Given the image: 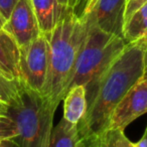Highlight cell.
Returning a JSON list of instances; mask_svg holds the SVG:
<instances>
[{
	"mask_svg": "<svg viewBox=\"0 0 147 147\" xmlns=\"http://www.w3.org/2000/svg\"><path fill=\"white\" fill-rule=\"evenodd\" d=\"M146 49V36L127 43L110 65L85 86L87 111L78 124L82 139L107 129L115 107L143 78Z\"/></svg>",
	"mask_w": 147,
	"mask_h": 147,
	"instance_id": "cell-1",
	"label": "cell"
},
{
	"mask_svg": "<svg viewBox=\"0 0 147 147\" xmlns=\"http://www.w3.org/2000/svg\"><path fill=\"white\" fill-rule=\"evenodd\" d=\"M86 33L85 15L77 16L71 8L51 32L45 33L49 40V69L41 94L57 107L69 91Z\"/></svg>",
	"mask_w": 147,
	"mask_h": 147,
	"instance_id": "cell-2",
	"label": "cell"
},
{
	"mask_svg": "<svg viewBox=\"0 0 147 147\" xmlns=\"http://www.w3.org/2000/svg\"><path fill=\"white\" fill-rule=\"evenodd\" d=\"M21 84V83H20ZM57 106L41 93L21 87L6 104L18 147H49Z\"/></svg>",
	"mask_w": 147,
	"mask_h": 147,
	"instance_id": "cell-3",
	"label": "cell"
},
{
	"mask_svg": "<svg viewBox=\"0 0 147 147\" xmlns=\"http://www.w3.org/2000/svg\"><path fill=\"white\" fill-rule=\"evenodd\" d=\"M86 18L87 33L76 61L75 73L69 88L77 85L86 86L124 49L126 41L122 36L101 30Z\"/></svg>",
	"mask_w": 147,
	"mask_h": 147,
	"instance_id": "cell-4",
	"label": "cell"
},
{
	"mask_svg": "<svg viewBox=\"0 0 147 147\" xmlns=\"http://www.w3.org/2000/svg\"><path fill=\"white\" fill-rule=\"evenodd\" d=\"M20 49L19 82L30 90L41 93L49 69V40L41 32L29 45Z\"/></svg>",
	"mask_w": 147,
	"mask_h": 147,
	"instance_id": "cell-5",
	"label": "cell"
},
{
	"mask_svg": "<svg viewBox=\"0 0 147 147\" xmlns=\"http://www.w3.org/2000/svg\"><path fill=\"white\" fill-rule=\"evenodd\" d=\"M145 113H147V80L142 78L115 107L107 129L124 130L131 122Z\"/></svg>",
	"mask_w": 147,
	"mask_h": 147,
	"instance_id": "cell-6",
	"label": "cell"
},
{
	"mask_svg": "<svg viewBox=\"0 0 147 147\" xmlns=\"http://www.w3.org/2000/svg\"><path fill=\"white\" fill-rule=\"evenodd\" d=\"M2 28L15 39L19 47L34 40L41 31L31 0H19Z\"/></svg>",
	"mask_w": 147,
	"mask_h": 147,
	"instance_id": "cell-7",
	"label": "cell"
},
{
	"mask_svg": "<svg viewBox=\"0 0 147 147\" xmlns=\"http://www.w3.org/2000/svg\"><path fill=\"white\" fill-rule=\"evenodd\" d=\"M126 4L127 0H97L85 16L101 30L123 37Z\"/></svg>",
	"mask_w": 147,
	"mask_h": 147,
	"instance_id": "cell-8",
	"label": "cell"
},
{
	"mask_svg": "<svg viewBox=\"0 0 147 147\" xmlns=\"http://www.w3.org/2000/svg\"><path fill=\"white\" fill-rule=\"evenodd\" d=\"M20 49L15 39L4 29H0V73L8 80L19 79Z\"/></svg>",
	"mask_w": 147,
	"mask_h": 147,
	"instance_id": "cell-9",
	"label": "cell"
},
{
	"mask_svg": "<svg viewBox=\"0 0 147 147\" xmlns=\"http://www.w3.org/2000/svg\"><path fill=\"white\" fill-rule=\"evenodd\" d=\"M31 3L42 33L51 32L67 9L57 0H31Z\"/></svg>",
	"mask_w": 147,
	"mask_h": 147,
	"instance_id": "cell-10",
	"label": "cell"
},
{
	"mask_svg": "<svg viewBox=\"0 0 147 147\" xmlns=\"http://www.w3.org/2000/svg\"><path fill=\"white\" fill-rule=\"evenodd\" d=\"M63 118L71 124L78 125L87 111L86 88L77 85L69 89L63 98Z\"/></svg>",
	"mask_w": 147,
	"mask_h": 147,
	"instance_id": "cell-11",
	"label": "cell"
},
{
	"mask_svg": "<svg viewBox=\"0 0 147 147\" xmlns=\"http://www.w3.org/2000/svg\"><path fill=\"white\" fill-rule=\"evenodd\" d=\"M49 147H84L78 125L71 124L63 118L53 128Z\"/></svg>",
	"mask_w": 147,
	"mask_h": 147,
	"instance_id": "cell-12",
	"label": "cell"
},
{
	"mask_svg": "<svg viewBox=\"0 0 147 147\" xmlns=\"http://www.w3.org/2000/svg\"><path fill=\"white\" fill-rule=\"evenodd\" d=\"M82 140L84 147H134V143L119 129H106Z\"/></svg>",
	"mask_w": 147,
	"mask_h": 147,
	"instance_id": "cell-13",
	"label": "cell"
},
{
	"mask_svg": "<svg viewBox=\"0 0 147 147\" xmlns=\"http://www.w3.org/2000/svg\"><path fill=\"white\" fill-rule=\"evenodd\" d=\"M147 36V2L136 10L123 27V38L126 43L134 42Z\"/></svg>",
	"mask_w": 147,
	"mask_h": 147,
	"instance_id": "cell-14",
	"label": "cell"
},
{
	"mask_svg": "<svg viewBox=\"0 0 147 147\" xmlns=\"http://www.w3.org/2000/svg\"><path fill=\"white\" fill-rule=\"evenodd\" d=\"M20 87L19 80H8L0 73V101L2 103L7 104Z\"/></svg>",
	"mask_w": 147,
	"mask_h": 147,
	"instance_id": "cell-15",
	"label": "cell"
},
{
	"mask_svg": "<svg viewBox=\"0 0 147 147\" xmlns=\"http://www.w3.org/2000/svg\"><path fill=\"white\" fill-rule=\"evenodd\" d=\"M91 0H57L63 6L71 8L74 13L79 17H83L88 10Z\"/></svg>",
	"mask_w": 147,
	"mask_h": 147,
	"instance_id": "cell-16",
	"label": "cell"
},
{
	"mask_svg": "<svg viewBox=\"0 0 147 147\" xmlns=\"http://www.w3.org/2000/svg\"><path fill=\"white\" fill-rule=\"evenodd\" d=\"M146 2L147 0H128L126 4V9H125V14H124V24L130 18L131 15L136 10H138Z\"/></svg>",
	"mask_w": 147,
	"mask_h": 147,
	"instance_id": "cell-17",
	"label": "cell"
},
{
	"mask_svg": "<svg viewBox=\"0 0 147 147\" xmlns=\"http://www.w3.org/2000/svg\"><path fill=\"white\" fill-rule=\"evenodd\" d=\"M19 0H0V14L5 21L9 18L13 8Z\"/></svg>",
	"mask_w": 147,
	"mask_h": 147,
	"instance_id": "cell-18",
	"label": "cell"
},
{
	"mask_svg": "<svg viewBox=\"0 0 147 147\" xmlns=\"http://www.w3.org/2000/svg\"><path fill=\"white\" fill-rule=\"evenodd\" d=\"M134 147H147V126L145 129V132L141 139L137 143H134Z\"/></svg>",
	"mask_w": 147,
	"mask_h": 147,
	"instance_id": "cell-19",
	"label": "cell"
},
{
	"mask_svg": "<svg viewBox=\"0 0 147 147\" xmlns=\"http://www.w3.org/2000/svg\"><path fill=\"white\" fill-rule=\"evenodd\" d=\"M0 147H18V146H17V144L13 140L5 139V140L0 141Z\"/></svg>",
	"mask_w": 147,
	"mask_h": 147,
	"instance_id": "cell-20",
	"label": "cell"
},
{
	"mask_svg": "<svg viewBox=\"0 0 147 147\" xmlns=\"http://www.w3.org/2000/svg\"><path fill=\"white\" fill-rule=\"evenodd\" d=\"M143 78L147 80V49L144 55V73H143Z\"/></svg>",
	"mask_w": 147,
	"mask_h": 147,
	"instance_id": "cell-21",
	"label": "cell"
},
{
	"mask_svg": "<svg viewBox=\"0 0 147 147\" xmlns=\"http://www.w3.org/2000/svg\"><path fill=\"white\" fill-rule=\"evenodd\" d=\"M5 111H6V104L0 101V115L5 114Z\"/></svg>",
	"mask_w": 147,
	"mask_h": 147,
	"instance_id": "cell-22",
	"label": "cell"
},
{
	"mask_svg": "<svg viewBox=\"0 0 147 147\" xmlns=\"http://www.w3.org/2000/svg\"><path fill=\"white\" fill-rule=\"evenodd\" d=\"M4 23H5V20L3 19V17L1 16V14H0V29H2L3 25H4Z\"/></svg>",
	"mask_w": 147,
	"mask_h": 147,
	"instance_id": "cell-23",
	"label": "cell"
},
{
	"mask_svg": "<svg viewBox=\"0 0 147 147\" xmlns=\"http://www.w3.org/2000/svg\"><path fill=\"white\" fill-rule=\"evenodd\" d=\"M96 1H97V0H91V1H90V4H89V7H88V10H87V12H88V11L90 10L91 8H92V6L95 4V2H96Z\"/></svg>",
	"mask_w": 147,
	"mask_h": 147,
	"instance_id": "cell-24",
	"label": "cell"
},
{
	"mask_svg": "<svg viewBox=\"0 0 147 147\" xmlns=\"http://www.w3.org/2000/svg\"><path fill=\"white\" fill-rule=\"evenodd\" d=\"M1 116H2V115H0V121H1Z\"/></svg>",
	"mask_w": 147,
	"mask_h": 147,
	"instance_id": "cell-25",
	"label": "cell"
},
{
	"mask_svg": "<svg viewBox=\"0 0 147 147\" xmlns=\"http://www.w3.org/2000/svg\"><path fill=\"white\" fill-rule=\"evenodd\" d=\"M0 141H1V139H0Z\"/></svg>",
	"mask_w": 147,
	"mask_h": 147,
	"instance_id": "cell-26",
	"label": "cell"
},
{
	"mask_svg": "<svg viewBox=\"0 0 147 147\" xmlns=\"http://www.w3.org/2000/svg\"><path fill=\"white\" fill-rule=\"evenodd\" d=\"M127 1H128V0H127Z\"/></svg>",
	"mask_w": 147,
	"mask_h": 147,
	"instance_id": "cell-27",
	"label": "cell"
}]
</instances>
